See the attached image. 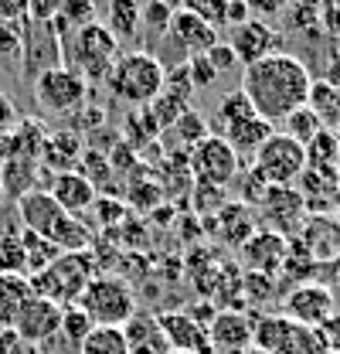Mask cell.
<instances>
[{"instance_id":"cell-1","label":"cell","mask_w":340,"mask_h":354,"mask_svg":"<svg viewBox=\"0 0 340 354\" xmlns=\"http://www.w3.org/2000/svg\"><path fill=\"white\" fill-rule=\"evenodd\" d=\"M310 86H313L310 68L296 55L286 51H276L255 65H245L242 75V92L249 95L255 113L269 123H283L293 109L306 106Z\"/></svg>"},{"instance_id":"cell-2","label":"cell","mask_w":340,"mask_h":354,"mask_svg":"<svg viewBox=\"0 0 340 354\" xmlns=\"http://www.w3.org/2000/svg\"><path fill=\"white\" fill-rule=\"evenodd\" d=\"M17 215H21V225L28 232L48 239L62 252H85V249H92L88 225L82 218H75V215H68L44 187L28 191L24 198H17Z\"/></svg>"},{"instance_id":"cell-3","label":"cell","mask_w":340,"mask_h":354,"mask_svg":"<svg viewBox=\"0 0 340 354\" xmlns=\"http://www.w3.org/2000/svg\"><path fill=\"white\" fill-rule=\"evenodd\" d=\"M99 272L102 269H99V259H95L92 249H85V252H62L48 269L28 276V286H31V297L55 300L58 307H72Z\"/></svg>"},{"instance_id":"cell-4","label":"cell","mask_w":340,"mask_h":354,"mask_svg":"<svg viewBox=\"0 0 340 354\" xmlns=\"http://www.w3.org/2000/svg\"><path fill=\"white\" fill-rule=\"evenodd\" d=\"M62 55H65V65L72 72H79L92 86V82H106L109 79V72H113V65L120 58V41H116V35L106 24L92 21V24L72 31L62 41Z\"/></svg>"},{"instance_id":"cell-5","label":"cell","mask_w":340,"mask_h":354,"mask_svg":"<svg viewBox=\"0 0 340 354\" xmlns=\"http://www.w3.org/2000/svg\"><path fill=\"white\" fill-rule=\"evenodd\" d=\"M164 79H167V65L160 58H153L150 51H126L116 58L106 86L113 99L143 109L164 92Z\"/></svg>"},{"instance_id":"cell-6","label":"cell","mask_w":340,"mask_h":354,"mask_svg":"<svg viewBox=\"0 0 340 354\" xmlns=\"http://www.w3.org/2000/svg\"><path fill=\"white\" fill-rule=\"evenodd\" d=\"M75 307L82 310L95 327H126L133 320V313H136V293L129 290V283L123 276L99 272L82 290Z\"/></svg>"},{"instance_id":"cell-7","label":"cell","mask_w":340,"mask_h":354,"mask_svg":"<svg viewBox=\"0 0 340 354\" xmlns=\"http://www.w3.org/2000/svg\"><path fill=\"white\" fill-rule=\"evenodd\" d=\"M252 348L262 354H330L323 348L317 327L293 324L283 313H272V317H258L255 320Z\"/></svg>"},{"instance_id":"cell-8","label":"cell","mask_w":340,"mask_h":354,"mask_svg":"<svg viewBox=\"0 0 340 354\" xmlns=\"http://www.w3.org/2000/svg\"><path fill=\"white\" fill-rule=\"evenodd\" d=\"M252 167L265 177L269 187H296L299 174L306 171V150L286 133H272L252 153Z\"/></svg>"},{"instance_id":"cell-9","label":"cell","mask_w":340,"mask_h":354,"mask_svg":"<svg viewBox=\"0 0 340 354\" xmlns=\"http://www.w3.org/2000/svg\"><path fill=\"white\" fill-rule=\"evenodd\" d=\"M85 99H88V82L68 65L44 68L35 79V102L48 116H72L79 106H85Z\"/></svg>"},{"instance_id":"cell-10","label":"cell","mask_w":340,"mask_h":354,"mask_svg":"<svg viewBox=\"0 0 340 354\" xmlns=\"http://www.w3.org/2000/svg\"><path fill=\"white\" fill-rule=\"evenodd\" d=\"M191 174L198 177V184L225 187L238 177V153L228 147L225 136L211 133L191 150Z\"/></svg>"},{"instance_id":"cell-11","label":"cell","mask_w":340,"mask_h":354,"mask_svg":"<svg viewBox=\"0 0 340 354\" xmlns=\"http://www.w3.org/2000/svg\"><path fill=\"white\" fill-rule=\"evenodd\" d=\"M334 313H337L334 290L323 286V283H299L283 300V317L293 320V324H303V327H320Z\"/></svg>"},{"instance_id":"cell-12","label":"cell","mask_w":340,"mask_h":354,"mask_svg":"<svg viewBox=\"0 0 340 354\" xmlns=\"http://www.w3.org/2000/svg\"><path fill=\"white\" fill-rule=\"evenodd\" d=\"M62 313H65V307H58L55 300L28 297V304L21 307L17 320H14V334L21 337V344L44 348L48 341L58 337V330H62Z\"/></svg>"},{"instance_id":"cell-13","label":"cell","mask_w":340,"mask_h":354,"mask_svg":"<svg viewBox=\"0 0 340 354\" xmlns=\"http://www.w3.org/2000/svg\"><path fill=\"white\" fill-rule=\"evenodd\" d=\"M258 215L265 218V228L290 239V235H299L303 221H306V201L296 187H269L265 198L258 201Z\"/></svg>"},{"instance_id":"cell-14","label":"cell","mask_w":340,"mask_h":354,"mask_svg":"<svg viewBox=\"0 0 340 354\" xmlns=\"http://www.w3.org/2000/svg\"><path fill=\"white\" fill-rule=\"evenodd\" d=\"M255 337V320L242 310H221L208 324V348L218 354H249Z\"/></svg>"},{"instance_id":"cell-15","label":"cell","mask_w":340,"mask_h":354,"mask_svg":"<svg viewBox=\"0 0 340 354\" xmlns=\"http://www.w3.org/2000/svg\"><path fill=\"white\" fill-rule=\"evenodd\" d=\"M228 44L238 55V65H255V62H262V58H269L283 48V35L269 21L249 17L245 24L232 28V41Z\"/></svg>"},{"instance_id":"cell-16","label":"cell","mask_w":340,"mask_h":354,"mask_svg":"<svg viewBox=\"0 0 340 354\" xmlns=\"http://www.w3.org/2000/svg\"><path fill=\"white\" fill-rule=\"evenodd\" d=\"M290 256V239L269 232V228H258L252 239L238 249V259L245 272H262V276H279V269Z\"/></svg>"},{"instance_id":"cell-17","label":"cell","mask_w":340,"mask_h":354,"mask_svg":"<svg viewBox=\"0 0 340 354\" xmlns=\"http://www.w3.org/2000/svg\"><path fill=\"white\" fill-rule=\"evenodd\" d=\"M214 228V239L228 249H242L255 232H258V212L245 201H228L218 215L205 218Z\"/></svg>"},{"instance_id":"cell-18","label":"cell","mask_w":340,"mask_h":354,"mask_svg":"<svg viewBox=\"0 0 340 354\" xmlns=\"http://www.w3.org/2000/svg\"><path fill=\"white\" fill-rule=\"evenodd\" d=\"M157 327L164 334L170 351H191V354H208V330L205 324H198L191 313H160Z\"/></svg>"},{"instance_id":"cell-19","label":"cell","mask_w":340,"mask_h":354,"mask_svg":"<svg viewBox=\"0 0 340 354\" xmlns=\"http://www.w3.org/2000/svg\"><path fill=\"white\" fill-rule=\"evenodd\" d=\"M85 153L82 136L75 130H58L48 133L41 143V153H38V164L41 171H51V174H65V171H79Z\"/></svg>"},{"instance_id":"cell-20","label":"cell","mask_w":340,"mask_h":354,"mask_svg":"<svg viewBox=\"0 0 340 354\" xmlns=\"http://www.w3.org/2000/svg\"><path fill=\"white\" fill-rule=\"evenodd\" d=\"M68 215H85L92 205H95V198H99V191L92 187V180L85 174H79V171H65V174H55L51 177V184L44 187Z\"/></svg>"},{"instance_id":"cell-21","label":"cell","mask_w":340,"mask_h":354,"mask_svg":"<svg viewBox=\"0 0 340 354\" xmlns=\"http://www.w3.org/2000/svg\"><path fill=\"white\" fill-rule=\"evenodd\" d=\"M299 242L317 263H330L340 256V221L334 215H306L299 228Z\"/></svg>"},{"instance_id":"cell-22","label":"cell","mask_w":340,"mask_h":354,"mask_svg":"<svg viewBox=\"0 0 340 354\" xmlns=\"http://www.w3.org/2000/svg\"><path fill=\"white\" fill-rule=\"evenodd\" d=\"M58 58H62V44L55 38L51 24H35L31 21V28H24V58H21L28 65V72L38 79L44 68L62 65Z\"/></svg>"},{"instance_id":"cell-23","label":"cell","mask_w":340,"mask_h":354,"mask_svg":"<svg viewBox=\"0 0 340 354\" xmlns=\"http://www.w3.org/2000/svg\"><path fill=\"white\" fill-rule=\"evenodd\" d=\"M167 35L180 44V48H187V55H205L211 44H218V31H214L211 24H205L198 14L180 10V7H177L173 17H170Z\"/></svg>"},{"instance_id":"cell-24","label":"cell","mask_w":340,"mask_h":354,"mask_svg":"<svg viewBox=\"0 0 340 354\" xmlns=\"http://www.w3.org/2000/svg\"><path fill=\"white\" fill-rule=\"evenodd\" d=\"M272 133H276L272 130V123H269V120H262L258 113H252V116H245V120L228 123L218 136H225V140H228V147H232L238 157H252L255 150H258Z\"/></svg>"},{"instance_id":"cell-25","label":"cell","mask_w":340,"mask_h":354,"mask_svg":"<svg viewBox=\"0 0 340 354\" xmlns=\"http://www.w3.org/2000/svg\"><path fill=\"white\" fill-rule=\"evenodd\" d=\"M38 177H41V164L35 157H7L0 164V187L10 198H24L28 191H38Z\"/></svg>"},{"instance_id":"cell-26","label":"cell","mask_w":340,"mask_h":354,"mask_svg":"<svg viewBox=\"0 0 340 354\" xmlns=\"http://www.w3.org/2000/svg\"><path fill=\"white\" fill-rule=\"evenodd\" d=\"M106 28L116 35V41H129L133 35L143 31V3L140 0H109Z\"/></svg>"},{"instance_id":"cell-27","label":"cell","mask_w":340,"mask_h":354,"mask_svg":"<svg viewBox=\"0 0 340 354\" xmlns=\"http://www.w3.org/2000/svg\"><path fill=\"white\" fill-rule=\"evenodd\" d=\"M92 21H95V0H62L58 14L51 21V31H55V38L62 44L72 31H79V28L92 24Z\"/></svg>"},{"instance_id":"cell-28","label":"cell","mask_w":340,"mask_h":354,"mask_svg":"<svg viewBox=\"0 0 340 354\" xmlns=\"http://www.w3.org/2000/svg\"><path fill=\"white\" fill-rule=\"evenodd\" d=\"M303 150H306V167L310 171L340 174V150H337V133L334 130H320Z\"/></svg>"},{"instance_id":"cell-29","label":"cell","mask_w":340,"mask_h":354,"mask_svg":"<svg viewBox=\"0 0 340 354\" xmlns=\"http://www.w3.org/2000/svg\"><path fill=\"white\" fill-rule=\"evenodd\" d=\"M306 106L317 113V120L327 127V130H334L340 127V88L334 82H327V79H313V86H310V95H306Z\"/></svg>"},{"instance_id":"cell-30","label":"cell","mask_w":340,"mask_h":354,"mask_svg":"<svg viewBox=\"0 0 340 354\" xmlns=\"http://www.w3.org/2000/svg\"><path fill=\"white\" fill-rule=\"evenodd\" d=\"M28 297H31L28 276H0V327H14Z\"/></svg>"},{"instance_id":"cell-31","label":"cell","mask_w":340,"mask_h":354,"mask_svg":"<svg viewBox=\"0 0 340 354\" xmlns=\"http://www.w3.org/2000/svg\"><path fill=\"white\" fill-rule=\"evenodd\" d=\"M79 354H129V341L123 327H92Z\"/></svg>"},{"instance_id":"cell-32","label":"cell","mask_w":340,"mask_h":354,"mask_svg":"<svg viewBox=\"0 0 340 354\" xmlns=\"http://www.w3.org/2000/svg\"><path fill=\"white\" fill-rule=\"evenodd\" d=\"M164 136H173V143L177 147H187V150H194L205 136H211V130H208V123H205V116L198 113V109H187L173 127H167L164 130Z\"/></svg>"},{"instance_id":"cell-33","label":"cell","mask_w":340,"mask_h":354,"mask_svg":"<svg viewBox=\"0 0 340 354\" xmlns=\"http://www.w3.org/2000/svg\"><path fill=\"white\" fill-rule=\"evenodd\" d=\"M21 245H24V259H28V276H35V272L48 269V266L62 256L58 245H51L48 239L35 235V232H28V228L21 232Z\"/></svg>"},{"instance_id":"cell-34","label":"cell","mask_w":340,"mask_h":354,"mask_svg":"<svg viewBox=\"0 0 340 354\" xmlns=\"http://www.w3.org/2000/svg\"><path fill=\"white\" fill-rule=\"evenodd\" d=\"M187 109H191V99H184V95H173V92H167V88H164V92H160V95H157V99L147 106L150 120L157 123V130H160V133L167 130V127H173V123H177V120H180Z\"/></svg>"},{"instance_id":"cell-35","label":"cell","mask_w":340,"mask_h":354,"mask_svg":"<svg viewBox=\"0 0 340 354\" xmlns=\"http://www.w3.org/2000/svg\"><path fill=\"white\" fill-rule=\"evenodd\" d=\"M283 127H286L283 133H286V136H293V140H296V143H303V147H306V143H310V140H313L320 130H327V127L317 120V113H313L310 106H299V109H293V113L283 120Z\"/></svg>"},{"instance_id":"cell-36","label":"cell","mask_w":340,"mask_h":354,"mask_svg":"<svg viewBox=\"0 0 340 354\" xmlns=\"http://www.w3.org/2000/svg\"><path fill=\"white\" fill-rule=\"evenodd\" d=\"M0 276H28L21 235H0Z\"/></svg>"},{"instance_id":"cell-37","label":"cell","mask_w":340,"mask_h":354,"mask_svg":"<svg viewBox=\"0 0 340 354\" xmlns=\"http://www.w3.org/2000/svg\"><path fill=\"white\" fill-rule=\"evenodd\" d=\"M92 327H95V324H92L82 310L72 304V307H65V313H62V330H58V337H65V341H68V348H75V351H79Z\"/></svg>"},{"instance_id":"cell-38","label":"cell","mask_w":340,"mask_h":354,"mask_svg":"<svg viewBox=\"0 0 340 354\" xmlns=\"http://www.w3.org/2000/svg\"><path fill=\"white\" fill-rule=\"evenodd\" d=\"M252 102H249V95L242 92V88H235V92H228L221 102H218V127L225 130L228 123H235V120H245V116H252Z\"/></svg>"},{"instance_id":"cell-39","label":"cell","mask_w":340,"mask_h":354,"mask_svg":"<svg viewBox=\"0 0 340 354\" xmlns=\"http://www.w3.org/2000/svg\"><path fill=\"white\" fill-rule=\"evenodd\" d=\"M24 58V24H0V62L17 65Z\"/></svg>"},{"instance_id":"cell-40","label":"cell","mask_w":340,"mask_h":354,"mask_svg":"<svg viewBox=\"0 0 340 354\" xmlns=\"http://www.w3.org/2000/svg\"><path fill=\"white\" fill-rule=\"evenodd\" d=\"M191 194H194V212H198L201 218H211V215H218V212L228 205V194H225V187L198 184V191H191Z\"/></svg>"},{"instance_id":"cell-41","label":"cell","mask_w":340,"mask_h":354,"mask_svg":"<svg viewBox=\"0 0 340 354\" xmlns=\"http://www.w3.org/2000/svg\"><path fill=\"white\" fill-rule=\"evenodd\" d=\"M79 174L88 177L92 187L99 191V184H109V180H113V164H109V157H102L99 150H85L82 164H79Z\"/></svg>"},{"instance_id":"cell-42","label":"cell","mask_w":340,"mask_h":354,"mask_svg":"<svg viewBox=\"0 0 340 354\" xmlns=\"http://www.w3.org/2000/svg\"><path fill=\"white\" fill-rule=\"evenodd\" d=\"M225 7H228V0H180V10L198 14L205 24H211L214 31L225 28Z\"/></svg>"},{"instance_id":"cell-43","label":"cell","mask_w":340,"mask_h":354,"mask_svg":"<svg viewBox=\"0 0 340 354\" xmlns=\"http://www.w3.org/2000/svg\"><path fill=\"white\" fill-rule=\"evenodd\" d=\"M170 17H173V7L167 0H147L143 3V28H150L157 35H167Z\"/></svg>"},{"instance_id":"cell-44","label":"cell","mask_w":340,"mask_h":354,"mask_svg":"<svg viewBox=\"0 0 340 354\" xmlns=\"http://www.w3.org/2000/svg\"><path fill=\"white\" fill-rule=\"evenodd\" d=\"M238 174H242V201H245V205H258V201H262V198H265V191H269V184H265V177L258 174V171H255L252 164H249V167H245V171H238Z\"/></svg>"},{"instance_id":"cell-45","label":"cell","mask_w":340,"mask_h":354,"mask_svg":"<svg viewBox=\"0 0 340 354\" xmlns=\"http://www.w3.org/2000/svg\"><path fill=\"white\" fill-rule=\"evenodd\" d=\"M187 72H191L194 88H208L218 79V72H214V65L208 62V55H187Z\"/></svg>"},{"instance_id":"cell-46","label":"cell","mask_w":340,"mask_h":354,"mask_svg":"<svg viewBox=\"0 0 340 354\" xmlns=\"http://www.w3.org/2000/svg\"><path fill=\"white\" fill-rule=\"evenodd\" d=\"M72 116H75L72 123H75V133H79V136L99 130V127L106 123V109H102V106H79Z\"/></svg>"},{"instance_id":"cell-47","label":"cell","mask_w":340,"mask_h":354,"mask_svg":"<svg viewBox=\"0 0 340 354\" xmlns=\"http://www.w3.org/2000/svg\"><path fill=\"white\" fill-rule=\"evenodd\" d=\"M205 55H208V62L214 65V72H218V75H221V72H232V68L238 65V55L232 51V44H221V41H218V44H211Z\"/></svg>"},{"instance_id":"cell-48","label":"cell","mask_w":340,"mask_h":354,"mask_svg":"<svg viewBox=\"0 0 340 354\" xmlns=\"http://www.w3.org/2000/svg\"><path fill=\"white\" fill-rule=\"evenodd\" d=\"M58 3H62V0H31V3H28V21L51 24L55 14H58Z\"/></svg>"},{"instance_id":"cell-49","label":"cell","mask_w":340,"mask_h":354,"mask_svg":"<svg viewBox=\"0 0 340 354\" xmlns=\"http://www.w3.org/2000/svg\"><path fill=\"white\" fill-rule=\"evenodd\" d=\"M28 3L31 0H0V24H21V21H28Z\"/></svg>"},{"instance_id":"cell-50","label":"cell","mask_w":340,"mask_h":354,"mask_svg":"<svg viewBox=\"0 0 340 354\" xmlns=\"http://www.w3.org/2000/svg\"><path fill=\"white\" fill-rule=\"evenodd\" d=\"M92 208H95V215H99V225H102V228L123 221V215H126V205H120V201H99V198H95Z\"/></svg>"},{"instance_id":"cell-51","label":"cell","mask_w":340,"mask_h":354,"mask_svg":"<svg viewBox=\"0 0 340 354\" xmlns=\"http://www.w3.org/2000/svg\"><path fill=\"white\" fill-rule=\"evenodd\" d=\"M245 3H249V14H258V21L262 17H279L290 7V0H245Z\"/></svg>"},{"instance_id":"cell-52","label":"cell","mask_w":340,"mask_h":354,"mask_svg":"<svg viewBox=\"0 0 340 354\" xmlns=\"http://www.w3.org/2000/svg\"><path fill=\"white\" fill-rule=\"evenodd\" d=\"M252 14H249V3L245 0H228V7H225V28H238V24H245Z\"/></svg>"},{"instance_id":"cell-53","label":"cell","mask_w":340,"mask_h":354,"mask_svg":"<svg viewBox=\"0 0 340 354\" xmlns=\"http://www.w3.org/2000/svg\"><path fill=\"white\" fill-rule=\"evenodd\" d=\"M14 123H17V109H14V102L0 92V133H7Z\"/></svg>"},{"instance_id":"cell-54","label":"cell","mask_w":340,"mask_h":354,"mask_svg":"<svg viewBox=\"0 0 340 354\" xmlns=\"http://www.w3.org/2000/svg\"><path fill=\"white\" fill-rule=\"evenodd\" d=\"M24 348L21 337L14 334V327H0V354H17Z\"/></svg>"},{"instance_id":"cell-55","label":"cell","mask_w":340,"mask_h":354,"mask_svg":"<svg viewBox=\"0 0 340 354\" xmlns=\"http://www.w3.org/2000/svg\"><path fill=\"white\" fill-rule=\"evenodd\" d=\"M330 276H334V283L340 286V256L337 259H330Z\"/></svg>"},{"instance_id":"cell-56","label":"cell","mask_w":340,"mask_h":354,"mask_svg":"<svg viewBox=\"0 0 340 354\" xmlns=\"http://www.w3.org/2000/svg\"><path fill=\"white\" fill-rule=\"evenodd\" d=\"M330 212H334V218L340 221V191H337V194H334V208H330Z\"/></svg>"},{"instance_id":"cell-57","label":"cell","mask_w":340,"mask_h":354,"mask_svg":"<svg viewBox=\"0 0 340 354\" xmlns=\"http://www.w3.org/2000/svg\"><path fill=\"white\" fill-rule=\"evenodd\" d=\"M334 133H337V150H340V127H337V130H334Z\"/></svg>"},{"instance_id":"cell-58","label":"cell","mask_w":340,"mask_h":354,"mask_svg":"<svg viewBox=\"0 0 340 354\" xmlns=\"http://www.w3.org/2000/svg\"><path fill=\"white\" fill-rule=\"evenodd\" d=\"M0 194H3V187H0Z\"/></svg>"},{"instance_id":"cell-59","label":"cell","mask_w":340,"mask_h":354,"mask_svg":"<svg viewBox=\"0 0 340 354\" xmlns=\"http://www.w3.org/2000/svg\"><path fill=\"white\" fill-rule=\"evenodd\" d=\"M337 354H340V351H337Z\"/></svg>"}]
</instances>
